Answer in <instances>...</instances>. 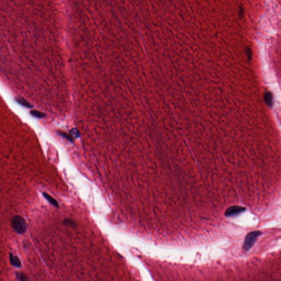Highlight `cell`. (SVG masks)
I'll list each match as a JSON object with an SVG mask.
<instances>
[{
	"instance_id": "30bf717a",
	"label": "cell",
	"mask_w": 281,
	"mask_h": 281,
	"mask_svg": "<svg viewBox=\"0 0 281 281\" xmlns=\"http://www.w3.org/2000/svg\"><path fill=\"white\" fill-rule=\"evenodd\" d=\"M58 133L59 135H60L62 136L63 137H65V138L67 139V140H69V141L72 142V140H73V137L71 135H69L68 134L64 133V132H63V131H58Z\"/></svg>"
},
{
	"instance_id": "5b68a950",
	"label": "cell",
	"mask_w": 281,
	"mask_h": 281,
	"mask_svg": "<svg viewBox=\"0 0 281 281\" xmlns=\"http://www.w3.org/2000/svg\"><path fill=\"white\" fill-rule=\"evenodd\" d=\"M264 99L265 103L269 107H272L273 105V99H272V95L270 92H266L264 93Z\"/></svg>"
},
{
	"instance_id": "6da1fadb",
	"label": "cell",
	"mask_w": 281,
	"mask_h": 281,
	"mask_svg": "<svg viewBox=\"0 0 281 281\" xmlns=\"http://www.w3.org/2000/svg\"><path fill=\"white\" fill-rule=\"evenodd\" d=\"M11 225L14 231L19 234L26 232L27 225L26 221L23 217L16 215L13 217L11 220Z\"/></svg>"
},
{
	"instance_id": "52a82bcc",
	"label": "cell",
	"mask_w": 281,
	"mask_h": 281,
	"mask_svg": "<svg viewBox=\"0 0 281 281\" xmlns=\"http://www.w3.org/2000/svg\"><path fill=\"white\" fill-rule=\"evenodd\" d=\"M16 100L19 104L24 106L25 107H27L28 108H32V105H31L27 100H25L23 98H22V97L16 98Z\"/></svg>"
},
{
	"instance_id": "9c48e42d",
	"label": "cell",
	"mask_w": 281,
	"mask_h": 281,
	"mask_svg": "<svg viewBox=\"0 0 281 281\" xmlns=\"http://www.w3.org/2000/svg\"><path fill=\"white\" fill-rule=\"evenodd\" d=\"M16 276L19 281H26L27 280V276L24 275V273H22V272H16Z\"/></svg>"
},
{
	"instance_id": "8fae6325",
	"label": "cell",
	"mask_w": 281,
	"mask_h": 281,
	"mask_svg": "<svg viewBox=\"0 0 281 281\" xmlns=\"http://www.w3.org/2000/svg\"><path fill=\"white\" fill-rule=\"evenodd\" d=\"M63 224L65 225L71 226V227H74L75 226V222L72 219H65V220L63 221Z\"/></svg>"
},
{
	"instance_id": "8992f818",
	"label": "cell",
	"mask_w": 281,
	"mask_h": 281,
	"mask_svg": "<svg viewBox=\"0 0 281 281\" xmlns=\"http://www.w3.org/2000/svg\"><path fill=\"white\" fill-rule=\"evenodd\" d=\"M42 195L44 196V198L48 201V202L51 204V205H53L56 208H59V204L57 202V201L54 199L52 197H51L50 195H49L47 193H45V192H44L42 193Z\"/></svg>"
},
{
	"instance_id": "7a4b0ae2",
	"label": "cell",
	"mask_w": 281,
	"mask_h": 281,
	"mask_svg": "<svg viewBox=\"0 0 281 281\" xmlns=\"http://www.w3.org/2000/svg\"><path fill=\"white\" fill-rule=\"evenodd\" d=\"M261 233V232L259 231H255L248 233L246 236L244 242V250L245 251H248L249 249H251L257 240V237L260 236Z\"/></svg>"
},
{
	"instance_id": "277c9868",
	"label": "cell",
	"mask_w": 281,
	"mask_h": 281,
	"mask_svg": "<svg viewBox=\"0 0 281 281\" xmlns=\"http://www.w3.org/2000/svg\"><path fill=\"white\" fill-rule=\"evenodd\" d=\"M9 259L11 264L13 266H14L15 267H17V268L20 267L21 262H20L19 257H18L17 256L14 255V254H13L12 253H9Z\"/></svg>"
},
{
	"instance_id": "4fadbf2b",
	"label": "cell",
	"mask_w": 281,
	"mask_h": 281,
	"mask_svg": "<svg viewBox=\"0 0 281 281\" xmlns=\"http://www.w3.org/2000/svg\"><path fill=\"white\" fill-rule=\"evenodd\" d=\"M246 53L248 57V58L250 60L252 58V51L251 49L249 48H247L246 49Z\"/></svg>"
},
{
	"instance_id": "3957f363",
	"label": "cell",
	"mask_w": 281,
	"mask_h": 281,
	"mask_svg": "<svg viewBox=\"0 0 281 281\" xmlns=\"http://www.w3.org/2000/svg\"><path fill=\"white\" fill-rule=\"evenodd\" d=\"M246 208L241 206H232L229 208L225 211V215L226 216H233L244 212Z\"/></svg>"
},
{
	"instance_id": "7c38bea8",
	"label": "cell",
	"mask_w": 281,
	"mask_h": 281,
	"mask_svg": "<svg viewBox=\"0 0 281 281\" xmlns=\"http://www.w3.org/2000/svg\"><path fill=\"white\" fill-rule=\"evenodd\" d=\"M70 133H71V135H72V137L77 138V137H79L80 136L79 132L78 131V130L76 129H72V130H71Z\"/></svg>"
},
{
	"instance_id": "ba28073f",
	"label": "cell",
	"mask_w": 281,
	"mask_h": 281,
	"mask_svg": "<svg viewBox=\"0 0 281 281\" xmlns=\"http://www.w3.org/2000/svg\"><path fill=\"white\" fill-rule=\"evenodd\" d=\"M30 114H31V115H32V116L37 118H40V119L41 118H44L46 117V114H44V113L39 112V111H37V110H32L30 112Z\"/></svg>"
}]
</instances>
